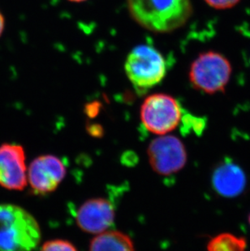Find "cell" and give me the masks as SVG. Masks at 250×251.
Returning a JSON list of instances; mask_svg holds the SVG:
<instances>
[{"mask_svg":"<svg viewBox=\"0 0 250 251\" xmlns=\"http://www.w3.org/2000/svg\"><path fill=\"white\" fill-rule=\"evenodd\" d=\"M137 24L153 33H171L186 24L193 14L191 0H126Z\"/></svg>","mask_w":250,"mask_h":251,"instance_id":"cell-1","label":"cell"},{"mask_svg":"<svg viewBox=\"0 0 250 251\" xmlns=\"http://www.w3.org/2000/svg\"><path fill=\"white\" fill-rule=\"evenodd\" d=\"M38 221L15 204H0V251H33L40 243Z\"/></svg>","mask_w":250,"mask_h":251,"instance_id":"cell-2","label":"cell"},{"mask_svg":"<svg viewBox=\"0 0 250 251\" xmlns=\"http://www.w3.org/2000/svg\"><path fill=\"white\" fill-rule=\"evenodd\" d=\"M125 74L138 93H145L160 83L167 74L163 55L149 45L133 48L125 64Z\"/></svg>","mask_w":250,"mask_h":251,"instance_id":"cell-3","label":"cell"},{"mask_svg":"<svg viewBox=\"0 0 250 251\" xmlns=\"http://www.w3.org/2000/svg\"><path fill=\"white\" fill-rule=\"evenodd\" d=\"M232 68L225 55L206 51L198 56L189 69V81L193 87L201 92L214 95L223 92L231 78Z\"/></svg>","mask_w":250,"mask_h":251,"instance_id":"cell-4","label":"cell"},{"mask_svg":"<svg viewBox=\"0 0 250 251\" xmlns=\"http://www.w3.org/2000/svg\"><path fill=\"white\" fill-rule=\"evenodd\" d=\"M140 114L145 128L159 136L175 129L183 116L181 107L175 98L160 93L150 95L144 100Z\"/></svg>","mask_w":250,"mask_h":251,"instance_id":"cell-5","label":"cell"},{"mask_svg":"<svg viewBox=\"0 0 250 251\" xmlns=\"http://www.w3.org/2000/svg\"><path fill=\"white\" fill-rule=\"evenodd\" d=\"M148 158L151 168L162 176L178 173L187 163V151L183 142L173 135H161L149 145Z\"/></svg>","mask_w":250,"mask_h":251,"instance_id":"cell-6","label":"cell"},{"mask_svg":"<svg viewBox=\"0 0 250 251\" xmlns=\"http://www.w3.org/2000/svg\"><path fill=\"white\" fill-rule=\"evenodd\" d=\"M66 173V167L61 159L52 154H44L31 162L27 180L34 194L48 195L59 187Z\"/></svg>","mask_w":250,"mask_h":251,"instance_id":"cell-7","label":"cell"},{"mask_svg":"<svg viewBox=\"0 0 250 251\" xmlns=\"http://www.w3.org/2000/svg\"><path fill=\"white\" fill-rule=\"evenodd\" d=\"M25 152L21 145L0 146V186L10 190H24L27 186Z\"/></svg>","mask_w":250,"mask_h":251,"instance_id":"cell-8","label":"cell"},{"mask_svg":"<svg viewBox=\"0 0 250 251\" xmlns=\"http://www.w3.org/2000/svg\"><path fill=\"white\" fill-rule=\"evenodd\" d=\"M115 211L111 201L93 199L85 201L76 212V223L80 229L92 234H100L112 226Z\"/></svg>","mask_w":250,"mask_h":251,"instance_id":"cell-9","label":"cell"},{"mask_svg":"<svg viewBox=\"0 0 250 251\" xmlns=\"http://www.w3.org/2000/svg\"><path fill=\"white\" fill-rule=\"evenodd\" d=\"M211 183L218 195L226 199H233L241 195L246 190L247 177L238 164L227 159L215 168Z\"/></svg>","mask_w":250,"mask_h":251,"instance_id":"cell-10","label":"cell"},{"mask_svg":"<svg viewBox=\"0 0 250 251\" xmlns=\"http://www.w3.org/2000/svg\"><path fill=\"white\" fill-rule=\"evenodd\" d=\"M90 251H135L134 244L127 235L107 230L91 241Z\"/></svg>","mask_w":250,"mask_h":251,"instance_id":"cell-11","label":"cell"},{"mask_svg":"<svg viewBox=\"0 0 250 251\" xmlns=\"http://www.w3.org/2000/svg\"><path fill=\"white\" fill-rule=\"evenodd\" d=\"M247 242L243 237L224 232L213 237L207 245L208 251H246Z\"/></svg>","mask_w":250,"mask_h":251,"instance_id":"cell-12","label":"cell"},{"mask_svg":"<svg viewBox=\"0 0 250 251\" xmlns=\"http://www.w3.org/2000/svg\"><path fill=\"white\" fill-rule=\"evenodd\" d=\"M40 251H78L74 244L65 240H50L45 242Z\"/></svg>","mask_w":250,"mask_h":251,"instance_id":"cell-13","label":"cell"},{"mask_svg":"<svg viewBox=\"0 0 250 251\" xmlns=\"http://www.w3.org/2000/svg\"><path fill=\"white\" fill-rule=\"evenodd\" d=\"M210 7L215 9H229L235 7L241 0H204Z\"/></svg>","mask_w":250,"mask_h":251,"instance_id":"cell-14","label":"cell"},{"mask_svg":"<svg viewBox=\"0 0 250 251\" xmlns=\"http://www.w3.org/2000/svg\"><path fill=\"white\" fill-rule=\"evenodd\" d=\"M5 21L4 17L0 12V37L2 35V32L4 30Z\"/></svg>","mask_w":250,"mask_h":251,"instance_id":"cell-15","label":"cell"},{"mask_svg":"<svg viewBox=\"0 0 250 251\" xmlns=\"http://www.w3.org/2000/svg\"><path fill=\"white\" fill-rule=\"evenodd\" d=\"M69 1H71V2H84L85 0H69Z\"/></svg>","mask_w":250,"mask_h":251,"instance_id":"cell-16","label":"cell"},{"mask_svg":"<svg viewBox=\"0 0 250 251\" xmlns=\"http://www.w3.org/2000/svg\"><path fill=\"white\" fill-rule=\"evenodd\" d=\"M249 224H250V216H249Z\"/></svg>","mask_w":250,"mask_h":251,"instance_id":"cell-17","label":"cell"}]
</instances>
